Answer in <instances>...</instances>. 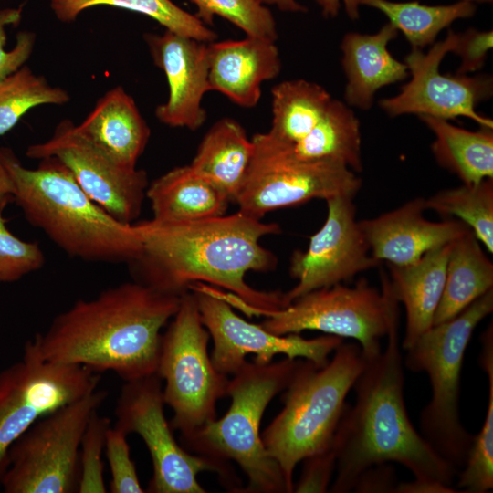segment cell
<instances>
[{
    "label": "cell",
    "instance_id": "33",
    "mask_svg": "<svg viewBox=\"0 0 493 493\" xmlns=\"http://www.w3.org/2000/svg\"><path fill=\"white\" fill-rule=\"evenodd\" d=\"M479 365L488 376V393L484 423L474 435L464 467L456 476L458 492L486 493L493 488V327L481 335Z\"/></svg>",
    "mask_w": 493,
    "mask_h": 493
},
{
    "label": "cell",
    "instance_id": "37",
    "mask_svg": "<svg viewBox=\"0 0 493 493\" xmlns=\"http://www.w3.org/2000/svg\"><path fill=\"white\" fill-rule=\"evenodd\" d=\"M0 208V282H14L41 269L45 255L37 242H27L13 235Z\"/></svg>",
    "mask_w": 493,
    "mask_h": 493
},
{
    "label": "cell",
    "instance_id": "2",
    "mask_svg": "<svg viewBox=\"0 0 493 493\" xmlns=\"http://www.w3.org/2000/svg\"><path fill=\"white\" fill-rule=\"evenodd\" d=\"M180 301L141 281L124 282L76 300L34 339L45 360L133 381L156 373L161 330Z\"/></svg>",
    "mask_w": 493,
    "mask_h": 493
},
{
    "label": "cell",
    "instance_id": "42",
    "mask_svg": "<svg viewBox=\"0 0 493 493\" xmlns=\"http://www.w3.org/2000/svg\"><path fill=\"white\" fill-rule=\"evenodd\" d=\"M399 481L390 463H380L365 469L357 478L353 490L359 493H395Z\"/></svg>",
    "mask_w": 493,
    "mask_h": 493
},
{
    "label": "cell",
    "instance_id": "1",
    "mask_svg": "<svg viewBox=\"0 0 493 493\" xmlns=\"http://www.w3.org/2000/svg\"><path fill=\"white\" fill-rule=\"evenodd\" d=\"M141 254L132 264L136 279L177 296L195 283L229 291L223 297L248 316L284 308L283 293L258 290L247 284L250 271L268 272L278 258L260 240L280 232L277 223H265L239 211L229 215L189 221L134 224Z\"/></svg>",
    "mask_w": 493,
    "mask_h": 493
},
{
    "label": "cell",
    "instance_id": "41",
    "mask_svg": "<svg viewBox=\"0 0 493 493\" xmlns=\"http://www.w3.org/2000/svg\"><path fill=\"white\" fill-rule=\"evenodd\" d=\"M492 47L493 33L491 30L478 31L470 28L458 34V39L453 50L461 58V65L456 74L466 75L480 69Z\"/></svg>",
    "mask_w": 493,
    "mask_h": 493
},
{
    "label": "cell",
    "instance_id": "3",
    "mask_svg": "<svg viewBox=\"0 0 493 493\" xmlns=\"http://www.w3.org/2000/svg\"><path fill=\"white\" fill-rule=\"evenodd\" d=\"M398 328L399 315L391 323L387 345L364 358L353 384L354 404H346L332 439L337 463L330 492L352 491L359 476L380 463H398L415 479L448 486L456 481L458 471L414 428L407 414Z\"/></svg>",
    "mask_w": 493,
    "mask_h": 493
},
{
    "label": "cell",
    "instance_id": "46",
    "mask_svg": "<svg viewBox=\"0 0 493 493\" xmlns=\"http://www.w3.org/2000/svg\"><path fill=\"white\" fill-rule=\"evenodd\" d=\"M263 5H276L285 12H306L307 8L296 0H258Z\"/></svg>",
    "mask_w": 493,
    "mask_h": 493
},
{
    "label": "cell",
    "instance_id": "29",
    "mask_svg": "<svg viewBox=\"0 0 493 493\" xmlns=\"http://www.w3.org/2000/svg\"><path fill=\"white\" fill-rule=\"evenodd\" d=\"M272 124L267 133L292 146L316 126L332 98L320 85L305 79L286 80L272 90Z\"/></svg>",
    "mask_w": 493,
    "mask_h": 493
},
{
    "label": "cell",
    "instance_id": "10",
    "mask_svg": "<svg viewBox=\"0 0 493 493\" xmlns=\"http://www.w3.org/2000/svg\"><path fill=\"white\" fill-rule=\"evenodd\" d=\"M108 397L98 388L37 420L8 451L5 493L78 491L80 443L92 414Z\"/></svg>",
    "mask_w": 493,
    "mask_h": 493
},
{
    "label": "cell",
    "instance_id": "23",
    "mask_svg": "<svg viewBox=\"0 0 493 493\" xmlns=\"http://www.w3.org/2000/svg\"><path fill=\"white\" fill-rule=\"evenodd\" d=\"M451 243L425 253L405 266L387 264L390 288L405 309V332L401 348L407 350L433 325L440 302Z\"/></svg>",
    "mask_w": 493,
    "mask_h": 493
},
{
    "label": "cell",
    "instance_id": "7",
    "mask_svg": "<svg viewBox=\"0 0 493 493\" xmlns=\"http://www.w3.org/2000/svg\"><path fill=\"white\" fill-rule=\"evenodd\" d=\"M492 311L493 288L456 317L432 325L405 350L404 365L425 372L431 385V399L420 414V433L458 472L474 438L459 410L464 355L477 326Z\"/></svg>",
    "mask_w": 493,
    "mask_h": 493
},
{
    "label": "cell",
    "instance_id": "27",
    "mask_svg": "<svg viewBox=\"0 0 493 493\" xmlns=\"http://www.w3.org/2000/svg\"><path fill=\"white\" fill-rule=\"evenodd\" d=\"M419 117L435 136L431 149L442 167L456 174L463 184L493 178V128L480 127L472 131L445 119Z\"/></svg>",
    "mask_w": 493,
    "mask_h": 493
},
{
    "label": "cell",
    "instance_id": "17",
    "mask_svg": "<svg viewBox=\"0 0 493 493\" xmlns=\"http://www.w3.org/2000/svg\"><path fill=\"white\" fill-rule=\"evenodd\" d=\"M352 200L345 195L325 200L324 224L311 236L308 248L295 251L290 258L289 274L297 284L283 293L284 307L309 291L343 283L381 264L371 254Z\"/></svg>",
    "mask_w": 493,
    "mask_h": 493
},
{
    "label": "cell",
    "instance_id": "12",
    "mask_svg": "<svg viewBox=\"0 0 493 493\" xmlns=\"http://www.w3.org/2000/svg\"><path fill=\"white\" fill-rule=\"evenodd\" d=\"M251 140L252 161L235 203L250 217L261 220L271 211L312 199L354 198L362 187V179L341 163L295 160L267 132Z\"/></svg>",
    "mask_w": 493,
    "mask_h": 493
},
{
    "label": "cell",
    "instance_id": "18",
    "mask_svg": "<svg viewBox=\"0 0 493 493\" xmlns=\"http://www.w3.org/2000/svg\"><path fill=\"white\" fill-rule=\"evenodd\" d=\"M144 40L169 85L168 100L157 106L156 118L170 127L198 130L206 120L202 100L210 91L207 44L167 29L145 34Z\"/></svg>",
    "mask_w": 493,
    "mask_h": 493
},
{
    "label": "cell",
    "instance_id": "24",
    "mask_svg": "<svg viewBox=\"0 0 493 493\" xmlns=\"http://www.w3.org/2000/svg\"><path fill=\"white\" fill-rule=\"evenodd\" d=\"M152 219L160 222H189L226 215L229 197L199 175L191 165L175 167L161 175L146 191Z\"/></svg>",
    "mask_w": 493,
    "mask_h": 493
},
{
    "label": "cell",
    "instance_id": "32",
    "mask_svg": "<svg viewBox=\"0 0 493 493\" xmlns=\"http://www.w3.org/2000/svg\"><path fill=\"white\" fill-rule=\"evenodd\" d=\"M425 205L441 216L458 218L493 253V178L441 190L425 199Z\"/></svg>",
    "mask_w": 493,
    "mask_h": 493
},
{
    "label": "cell",
    "instance_id": "8",
    "mask_svg": "<svg viewBox=\"0 0 493 493\" xmlns=\"http://www.w3.org/2000/svg\"><path fill=\"white\" fill-rule=\"evenodd\" d=\"M209 339L189 290L181 296L179 309L162 334L156 370L164 382V404L173 411L171 426L182 439L214 421L217 401L226 396L229 378L214 366Z\"/></svg>",
    "mask_w": 493,
    "mask_h": 493
},
{
    "label": "cell",
    "instance_id": "34",
    "mask_svg": "<svg viewBox=\"0 0 493 493\" xmlns=\"http://www.w3.org/2000/svg\"><path fill=\"white\" fill-rule=\"evenodd\" d=\"M69 100L66 90L52 87L44 77L22 66L0 82V136L13 129L31 108Z\"/></svg>",
    "mask_w": 493,
    "mask_h": 493
},
{
    "label": "cell",
    "instance_id": "44",
    "mask_svg": "<svg viewBox=\"0 0 493 493\" xmlns=\"http://www.w3.org/2000/svg\"><path fill=\"white\" fill-rule=\"evenodd\" d=\"M321 7L322 14L326 17H334L338 15L341 3L342 2L348 16L351 19L359 17V3L357 0H315Z\"/></svg>",
    "mask_w": 493,
    "mask_h": 493
},
{
    "label": "cell",
    "instance_id": "20",
    "mask_svg": "<svg viewBox=\"0 0 493 493\" xmlns=\"http://www.w3.org/2000/svg\"><path fill=\"white\" fill-rule=\"evenodd\" d=\"M210 90L226 95L243 108L260 100L262 83L280 72L281 60L274 41L247 37L207 44Z\"/></svg>",
    "mask_w": 493,
    "mask_h": 493
},
{
    "label": "cell",
    "instance_id": "35",
    "mask_svg": "<svg viewBox=\"0 0 493 493\" xmlns=\"http://www.w3.org/2000/svg\"><path fill=\"white\" fill-rule=\"evenodd\" d=\"M197 7L195 16L213 25L215 16L226 19L247 37L276 42L278 30L270 10L258 0H191Z\"/></svg>",
    "mask_w": 493,
    "mask_h": 493
},
{
    "label": "cell",
    "instance_id": "14",
    "mask_svg": "<svg viewBox=\"0 0 493 493\" xmlns=\"http://www.w3.org/2000/svg\"><path fill=\"white\" fill-rule=\"evenodd\" d=\"M190 290L214 343L212 362L219 372L227 376L237 372L249 354L255 355L254 362L257 363L271 362L276 355L282 354L289 359H305L321 367L343 341L329 334L312 339H306L300 333L274 334L260 324L238 316L219 289L195 283Z\"/></svg>",
    "mask_w": 493,
    "mask_h": 493
},
{
    "label": "cell",
    "instance_id": "11",
    "mask_svg": "<svg viewBox=\"0 0 493 493\" xmlns=\"http://www.w3.org/2000/svg\"><path fill=\"white\" fill-rule=\"evenodd\" d=\"M164 405L163 382L156 373L124 382L116 403L114 425L127 435L137 434L152 458V476L145 491L205 493L197 477L201 472L213 471L232 491L238 492L227 463L188 452L177 443Z\"/></svg>",
    "mask_w": 493,
    "mask_h": 493
},
{
    "label": "cell",
    "instance_id": "28",
    "mask_svg": "<svg viewBox=\"0 0 493 493\" xmlns=\"http://www.w3.org/2000/svg\"><path fill=\"white\" fill-rule=\"evenodd\" d=\"M280 144L295 160L333 161L355 173L362 170L360 121L338 100H331L322 118L300 142L292 146Z\"/></svg>",
    "mask_w": 493,
    "mask_h": 493
},
{
    "label": "cell",
    "instance_id": "4",
    "mask_svg": "<svg viewBox=\"0 0 493 493\" xmlns=\"http://www.w3.org/2000/svg\"><path fill=\"white\" fill-rule=\"evenodd\" d=\"M0 156L26 219L68 256L89 262L133 263L141 254L134 224H125L91 200L55 157L24 167L11 150Z\"/></svg>",
    "mask_w": 493,
    "mask_h": 493
},
{
    "label": "cell",
    "instance_id": "38",
    "mask_svg": "<svg viewBox=\"0 0 493 493\" xmlns=\"http://www.w3.org/2000/svg\"><path fill=\"white\" fill-rule=\"evenodd\" d=\"M127 434L112 425L105 442V454L110 471L109 491L111 493H143L136 466L131 456Z\"/></svg>",
    "mask_w": 493,
    "mask_h": 493
},
{
    "label": "cell",
    "instance_id": "31",
    "mask_svg": "<svg viewBox=\"0 0 493 493\" xmlns=\"http://www.w3.org/2000/svg\"><path fill=\"white\" fill-rule=\"evenodd\" d=\"M50 4L57 17L63 22L75 20L79 13L89 7L110 5L146 15L169 31L204 43L213 42L217 37V34L195 15L171 0H50Z\"/></svg>",
    "mask_w": 493,
    "mask_h": 493
},
{
    "label": "cell",
    "instance_id": "9",
    "mask_svg": "<svg viewBox=\"0 0 493 493\" xmlns=\"http://www.w3.org/2000/svg\"><path fill=\"white\" fill-rule=\"evenodd\" d=\"M382 288L361 278L352 287L336 284L309 291L284 308L262 311L260 325L278 334L319 330L341 339H352L362 356L378 354L393 320L399 315V302L382 273Z\"/></svg>",
    "mask_w": 493,
    "mask_h": 493
},
{
    "label": "cell",
    "instance_id": "22",
    "mask_svg": "<svg viewBox=\"0 0 493 493\" xmlns=\"http://www.w3.org/2000/svg\"><path fill=\"white\" fill-rule=\"evenodd\" d=\"M397 35V29L388 23L375 34L351 32L344 36L341 49L347 77L345 100L349 105L368 110L379 89L406 79V65L388 50V44Z\"/></svg>",
    "mask_w": 493,
    "mask_h": 493
},
{
    "label": "cell",
    "instance_id": "45",
    "mask_svg": "<svg viewBox=\"0 0 493 493\" xmlns=\"http://www.w3.org/2000/svg\"><path fill=\"white\" fill-rule=\"evenodd\" d=\"M14 201V184L0 156V208Z\"/></svg>",
    "mask_w": 493,
    "mask_h": 493
},
{
    "label": "cell",
    "instance_id": "25",
    "mask_svg": "<svg viewBox=\"0 0 493 493\" xmlns=\"http://www.w3.org/2000/svg\"><path fill=\"white\" fill-rule=\"evenodd\" d=\"M254 144L234 119L217 121L204 136L191 167L236 203L252 161Z\"/></svg>",
    "mask_w": 493,
    "mask_h": 493
},
{
    "label": "cell",
    "instance_id": "47",
    "mask_svg": "<svg viewBox=\"0 0 493 493\" xmlns=\"http://www.w3.org/2000/svg\"><path fill=\"white\" fill-rule=\"evenodd\" d=\"M463 1H467V2H471V3H474V2H477V3H491L492 0H463Z\"/></svg>",
    "mask_w": 493,
    "mask_h": 493
},
{
    "label": "cell",
    "instance_id": "19",
    "mask_svg": "<svg viewBox=\"0 0 493 493\" xmlns=\"http://www.w3.org/2000/svg\"><path fill=\"white\" fill-rule=\"evenodd\" d=\"M425 198L415 197L376 217L361 220L372 256L380 263L410 265L471 229L458 219L427 220Z\"/></svg>",
    "mask_w": 493,
    "mask_h": 493
},
{
    "label": "cell",
    "instance_id": "13",
    "mask_svg": "<svg viewBox=\"0 0 493 493\" xmlns=\"http://www.w3.org/2000/svg\"><path fill=\"white\" fill-rule=\"evenodd\" d=\"M88 367L45 360L28 340L20 361L0 372V486L13 443L37 420L98 388Z\"/></svg>",
    "mask_w": 493,
    "mask_h": 493
},
{
    "label": "cell",
    "instance_id": "6",
    "mask_svg": "<svg viewBox=\"0 0 493 493\" xmlns=\"http://www.w3.org/2000/svg\"><path fill=\"white\" fill-rule=\"evenodd\" d=\"M363 365L359 344L342 341L325 365L307 361L284 391L283 407L261 437L279 466L288 493L294 490L297 465L331 444Z\"/></svg>",
    "mask_w": 493,
    "mask_h": 493
},
{
    "label": "cell",
    "instance_id": "40",
    "mask_svg": "<svg viewBox=\"0 0 493 493\" xmlns=\"http://www.w3.org/2000/svg\"><path fill=\"white\" fill-rule=\"evenodd\" d=\"M20 9H5L0 11V82L20 68L30 57L35 45V35L30 32H20L11 50H5L6 31L9 25H16L20 20Z\"/></svg>",
    "mask_w": 493,
    "mask_h": 493
},
{
    "label": "cell",
    "instance_id": "26",
    "mask_svg": "<svg viewBox=\"0 0 493 493\" xmlns=\"http://www.w3.org/2000/svg\"><path fill=\"white\" fill-rule=\"evenodd\" d=\"M493 288V263L472 231L451 244L443 294L433 325L446 321Z\"/></svg>",
    "mask_w": 493,
    "mask_h": 493
},
{
    "label": "cell",
    "instance_id": "43",
    "mask_svg": "<svg viewBox=\"0 0 493 493\" xmlns=\"http://www.w3.org/2000/svg\"><path fill=\"white\" fill-rule=\"evenodd\" d=\"M458 492L453 486L440 482L415 479L410 482H399L395 493H455Z\"/></svg>",
    "mask_w": 493,
    "mask_h": 493
},
{
    "label": "cell",
    "instance_id": "21",
    "mask_svg": "<svg viewBox=\"0 0 493 493\" xmlns=\"http://www.w3.org/2000/svg\"><path fill=\"white\" fill-rule=\"evenodd\" d=\"M76 128L110 159L127 169L137 168L151 136L134 100L121 86L106 92Z\"/></svg>",
    "mask_w": 493,
    "mask_h": 493
},
{
    "label": "cell",
    "instance_id": "5",
    "mask_svg": "<svg viewBox=\"0 0 493 493\" xmlns=\"http://www.w3.org/2000/svg\"><path fill=\"white\" fill-rule=\"evenodd\" d=\"M308 360L285 358L268 363L246 362L229 379L226 413L182 439L194 454L227 463L235 462L247 477L241 492L288 493L278 463L261 437L267 406L284 392Z\"/></svg>",
    "mask_w": 493,
    "mask_h": 493
},
{
    "label": "cell",
    "instance_id": "39",
    "mask_svg": "<svg viewBox=\"0 0 493 493\" xmlns=\"http://www.w3.org/2000/svg\"><path fill=\"white\" fill-rule=\"evenodd\" d=\"M303 467L293 492L325 493L335 474L337 455L333 443L302 460Z\"/></svg>",
    "mask_w": 493,
    "mask_h": 493
},
{
    "label": "cell",
    "instance_id": "30",
    "mask_svg": "<svg viewBox=\"0 0 493 493\" xmlns=\"http://www.w3.org/2000/svg\"><path fill=\"white\" fill-rule=\"evenodd\" d=\"M383 13L397 31L402 33L413 48L422 49L434 44L441 30L455 20L470 17L476 11L474 3L459 1L447 5H425L417 1L357 0Z\"/></svg>",
    "mask_w": 493,
    "mask_h": 493
},
{
    "label": "cell",
    "instance_id": "36",
    "mask_svg": "<svg viewBox=\"0 0 493 493\" xmlns=\"http://www.w3.org/2000/svg\"><path fill=\"white\" fill-rule=\"evenodd\" d=\"M111 426L110 419L96 411L90 417L83 434L79 448V493H105L102 454L106 435Z\"/></svg>",
    "mask_w": 493,
    "mask_h": 493
},
{
    "label": "cell",
    "instance_id": "15",
    "mask_svg": "<svg viewBox=\"0 0 493 493\" xmlns=\"http://www.w3.org/2000/svg\"><path fill=\"white\" fill-rule=\"evenodd\" d=\"M458 34L449 31L446 37L423 53L412 48L405 57L411 79L399 94L383 99L379 104L390 116L428 115L445 120L466 117L480 127L493 128L491 119L478 114L477 106L492 95L489 76L444 75L439 66L445 56L453 52Z\"/></svg>",
    "mask_w": 493,
    "mask_h": 493
},
{
    "label": "cell",
    "instance_id": "16",
    "mask_svg": "<svg viewBox=\"0 0 493 493\" xmlns=\"http://www.w3.org/2000/svg\"><path fill=\"white\" fill-rule=\"evenodd\" d=\"M26 155L58 159L88 196L117 220L132 224L140 215L149 185L146 172L117 164L79 132L70 120L61 121L47 141L30 145Z\"/></svg>",
    "mask_w": 493,
    "mask_h": 493
}]
</instances>
